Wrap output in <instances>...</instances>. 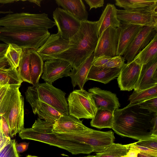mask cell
<instances>
[{
  "instance_id": "cell-1",
  "label": "cell",
  "mask_w": 157,
  "mask_h": 157,
  "mask_svg": "<svg viewBox=\"0 0 157 157\" xmlns=\"http://www.w3.org/2000/svg\"><path fill=\"white\" fill-rule=\"evenodd\" d=\"M154 113L137 105L117 109L114 112L112 129L122 136L140 140L152 136L151 121Z\"/></svg>"
},
{
  "instance_id": "cell-2",
  "label": "cell",
  "mask_w": 157,
  "mask_h": 157,
  "mask_svg": "<svg viewBox=\"0 0 157 157\" xmlns=\"http://www.w3.org/2000/svg\"><path fill=\"white\" fill-rule=\"evenodd\" d=\"M98 39L97 21H81L78 31L69 40L68 48L55 58L66 60L76 69L94 52Z\"/></svg>"
},
{
  "instance_id": "cell-3",
  "label": "cell",
  "mask_w": 157,
  "mask_h": 157,
  "mask_svg": "<svg viewBox=\"0 0 157 157\" xmlns=\"http://www.w3.org/2000/svg\"><path fill=\"white\" fill-rule=\"evenodd\" d=\"M53 124L38 118L32 128H24L19 133L22 139L34 140L56 146L73 155L89 154L93 152L92 148L85 144L61 138L53 131Z\"/></svg>"
},
{
  "instance_id": "cell-4",
  "label": "cell",
  "mask_w": 157,
  "mask_h": 157,
  "mask_svg": "<svg viewBox=\"0 0 157 157\" xmlns=\"http://www.w3.org/2000/svg\"><path fill=\"white\" fill-rule=\"evenodd\" d=\"M20 85H10L0 104V115L6 120L10 136H14L24 128V100Z\"/></svg>"
},
{
  "instance_id": "cell-5",
  "label": "cell",
  "mask_w": 157,
  "mask_h": 157,
  "mask_svg": "<svg viewBox=\"0 0 157 157\" xmlns=\"http://www.w3.org/2000/svg\"><path fill=\"white\" fill-rule=\"evenodd\" d=\"M50 35L47 29L9 28L0 27V40L24 49L37 50Z\"/></svg>"
},
{
  "instance_id": "cell-6",
  "label": "cell",
  "mask_w": 157,
  "mask_h": 157,
  "mask_svg": "<svg viewBox=\"0 0 157 157\" xmlns=\"http://www.w3.org/2000/svg\"><path fill=\"white\" fill-rule=\"evenodd\" d=\"M55 25L45 13H9L0 18V26L9 28L48 30Z\"/></svg>"
},
{
  "instance_id": "cell-7",
  "label": "cell",
  "mask_w": 157,
  "mask_h": 157,
  "mask_svg": "<svg viewBox=\"0 0 157 157\" xmlns=\"http://www.w3.org/2000/svg\"><path fill=\"white\" fill-rule=\"evenodd\" d=\"M54 133L61 138L89 145L92 148L93 152L97 153L101 152L112 145L115 139L112 131L103 132L88 128L84 131L78 133Z\"/></svg>"
},
{
  "instance_id": "cell-8",
  "label": "cell",
  "mask_w": 157,
  "mask_h": 157,
  "mask_svg": "<svg viewBox=\"0 0 157 157\" xmlns=\"http://www.w3.org/2000/svg\"><path fill=\"white\" fill-rule=\"evenodd\" d=\"M69 115L79 119H92L97 108L91 94L84 89L75 90L67 98Z\"/></svg>"
},
{
  "instance_id": "cell-9",
  "label": "cell",
  "mask_w": 157,
  "mask_h": 157,
  "mask_svg": "<svg viewBox=\"0 0 157 157\" xmlns=\"http://www.w3.org/2000/svg\"><path fill=\"white\" fill-rule=\"evenodd\" d=\"M35 87L39 100L64 115H68L66 93L50 83H38Z\"/></svg>"
},
{
  "instance_id": "cell-10",
  "label": "cell",
  "mask_w": 157,
  "mask_h": 157,
  "mask_svg": "<svg viewBox=\"0 0 157 157\" xmlns=\"http://www.w3.org/2000/svg\"><path fill=\"white\" fill-rule=\"evenodd\" d=\"M121 26L117 28L109 27L99 36L94 59L105 56L113 58L117 56L119 36Z\"/></svg>"
},
{
  "instance_id": "cell-11",
  "label": "cell",
  "mask_w": 157,
  "mask_h": 157,
  "mask_svg": "<svg viewBox=\"0 0 157 157\" xmlns=\"http://www.w3.org/2000/svg\"><path fill=\"white\" fill-rule=\"evenodd\" d=\"M26 100L30 104L34 114L40 119L54 124L62 115L39 99L35 86L28 87L25 93Z\"/></svg>"
},
{
  "instance_id": "cell-12",
  "label": "cell",
  "mask_w": 157,
  "mask_h": 157,
  "mask_svg": "<svg viewBox=\"0 0 157 157\" xmlns=\"http://www.w3.org/2000/svg\"><path fill=\"white\" fill-rule=\"evenodd\" d=\"M53 17L58 32L65 40H70L80 27L81 21L60 8L54 11Z\"/></svg>"
},
{
  "instance_id": "cell-13",
  "label": "cell",
  "mask_w": 157,
  "mask_h": 157,
  "mask_svg": "<svg viewBox=\"0 0 157 157\" xmlns=\"http://www.w3.org/2000/svg\"><path fill=\"white\" fill-rule=\"evenodd\" d=\"M117 16L121 24L149 26L157 29V12L117 9Z\"/></svg>"
},
{
  "instance_id": "cell-14",
  "label": "cell",
  "mask_w": 157,
  "mask_h": 157,
  "mask_svg": "<svg viewBox=\"0 0 157 157\" xmlns=\"http://www.w3.org/2000/svg\"><path fill=\"white\" fill-rule=\"evenodd\" d=\"M157 34V29L149 26H144L138 33L124 52L123 57L129 63L143 50Z\"/></svg>"
},
{
  "instance_id": "cell-15",
  "label": "cell",
  "mask_w": 157,
  "mask_h": 157,
  "mask_svg": "<svg viewBox=\"0 0 157 157\" xmlns=\"http://www.w3.org/2000/svg\"><path fill=\"white\" fill-rule=\"evenodd\" d=\"M73 68L68 61L59 58L47 60L44 64L41 78L46 82L52 84L58 79L68 75Z\"/></svg>"
},
{
  "instance_id": "cell-16",
  "label": "cell",
  "mask_w": 157,
  "mask_h": 157,
  "mask_svg": "<svg viewBox=\"0 0 157 157\" xmlns=\"http://www.w3.org/2000/svg\"><path fill=\"white\" fill-rule=\"evenodd\" d=\"M141 65L134 60L129 63H124L117 77L118 86L121 90L130 91L137 84Z\"/></svg>"
},
{
  "instance_id": "cell-17",
  "label": "cell",
  "mask_w": 157,
  "mask_h": 157,
  "mask_svg": "<svg viewBox=\"0 0 157 157\" xmlns=\"http://www.w3.org/2000/svg\"><path fill=\"white\" fill-rule=\"evenodd\" d=\"M69 40L63 39L59 33L50 35L44 44L36 51L43 61L56 58L68 48Z\"/></svg>"
},
{
  "instance_id": "cell-18",
  "label": "cell",
  "mask_w": 157,
  "mask_h": 157,
  "mask_svg": "<svg viewBox=\"0 0 157 157\" xmlns=\"http://www.w3.org/2000/svg\"><path fill=\"white\" fill-rule=\"evenodd\" d=\"M157 85V58L142 64L134 90L139 92Z\"/></svg>"
},
{
  "instance_id": "cell-19",
  "label": "cell",
  "mask_w": 157,
  "mask_h": 157,
  "mask_svg": "<svg viewBox=\"0 0 157 157\" xmlns=\"http://www.w3.org/2000/svg\"><path fill=\"white\" fill-rule=\"evenodd\" d=\"M94 101L97 109H104L115 111L120 106L116 94L94 87L88 90Z\"/></svg>"
},
{
  "instance_id": "cell-20",
  "label": "cell",
  "mask_w": 157,
  "mask_h": 157,
  "mask_svg": "<svg viewBox=\"0 0 157 157\" xmlns=\"http://www.w3.org/2000/svg\"><path fill=\"white\" fill-rule=\"evenodd\" d=\"M88 128L79 119L70 115H62L53 124V131L58 133H76Z\"/></svg>"
},
{
  "instance_id": "cell-21",
  "label": "cell",
  "mask_w": 157,
  "mask_h": 157,
  "mask_svg": "<svg viewBox=\"0 0 157 157\" xmlns=\"http://www.w3.org/2000/svg\"><path fill=\"white\" fill-rule=\"evenodd\" d=\"M23 82L17 68L5 56L0 59V85H20Z\"/></svg>"
},
{
  "instance_id": "cell-22",
  "label": "cell",
  "mask_w": 157,
  "mask_h": 157,
  "mask_svg": "<svg viewBox=\"0 0 157 157\" xmlns=\"http://www.w3.org/2000/svg\"><path fill=\"white\" fill-rule=\"evenodd\" d=\"M141 25L122 24L117 56H121L136 36L143 28Z\"/></svg>"
},
{
  "instance_id": "cell-23",
  "label": "cell",
  "mask_w": 157,
  "mask_h": 157,
  "mask_svg": "<svg viewBox=\"0 0 157 157\" xmlns=\"http://www.w3.org/2000/svg\"><path fill=\"white\" fill-rule=\"evenodd\" d=\"M117 10L114 5L107 4L99 20L97 21L99 36L109 27L114 28L121 27L122 24L117 17Z\"/></svg>"
},
{
  "instance_id": "cell-24",
  "label": "cell",
  "mask_w": 157,
  "mask_h": 157,
  "mask_svg": "<svg viewBox=\"0 0 157 157\" xmlns=\"http://www.w3.org/2000/svg\"><path fill=\"white\" fill-rule=\"evenodd\" d=\"M94 58V53L88 57L76 69L73 68L68 75L71 77L74 87L78 86L80 89H83V87L87 81V76L93 65Z\"/></svg>"
},
{
  "instance_id": "cell-25",
  "label": "cell",
  "mask_w": 157,
  "mask_h": 157,
  "mask_svg": "<svg viewBox=\"0 0 157 157\" xmlns=\"http://www.w3.org/2000/svg\"><path fill=\"white\" fill-rule=\"evenodd\" d=\"M58 6L80 21H88V14L85 5L81 0H56Z\"/></svg>"
},
{
  "instance_id": "cell-26",
  "label": "cell",
  "mask_w": 157,
  "mask_h": 157,
  "mask_svg": "<svg viewBox=\"0 0 157 157\" xmlns=\"http://www.w3.org/2000/svg\"><path fill=\"white\" fill-rule=\"evenodd\" d=\"M121 68H109L92 65L88 73L87 80L106 84L118 77Z\"/></svg>"
},
{
  "instance_id": "cell-27",
  "label": "cell",
  "mask_w": 157,
  "mask_h": 157,
  "mask_svg": "<svg viewBox=\"0 0 157 157\" xmlns=\"http://www.w3.org/2000/svg\"><path fill=\"white\" fill-rule=\"evenodd\" d=\"M115 5L125 10L157 12L156 0H116Z\"/></svg>"
},
{
  "instance_id": "cell-28",
  "label": "cell",
  "mask_w": 157,
  "mask_h": 157,
  "mask_svg": "<svg viewBox=\"0 0 157 157\" xmlns=\"http://www.w3.org/2000/svg\"><path fill=\"white\" fill-rule=\"evenodd\" d=\"M30 74L31 84L35 86L39 83L43 72V60L36 50L30 49Z\"/></svg>"
},
{
  "instance_id": "cell-29",
  "label": "cell",
  "mask_w": 157,
  "mask_h": 157,
  "mask_svg": "<svg viewBox=\"0 0 157 157\" xmlns=\"http://www.w3.org/2000/svg\"><path fill=\"white\" fill-rule=\"evenodd\" d=\"M114 111L97 109L90 121L91 126L99 129L112 128L114 121Z\"/></svg>"
},
{
  "instance_id": "cell-30",
  "label": "cell",
  "mask_w": 157,
  "mask_h": 157,
  "mask_svg": "<svg viewBox=\"0 0 157 157\" xmlns=\"http://www.w3.org/2000/svg\"><path fill=\"white\" fill-rule=\"evenodd\" d=\"M157 58V34L149 44L136 56L134 60L141 65Z\"/></svg>"
},
{
  "instance_id": "cell-31",
  "label": "cell",
  "mask_w": 157,
  "mask_h": 157,
  "mask_svg": "<svg viewBox=\"0 0 157 157\" xmlns=\"http://www.w3.org/2000/svg\"><path fill=\"white\" fill-rule=\"evenodd\" d=\"M29 51L30 49H23L17 69L23 81L31 84L30 74Z\"/></svg>"
},
{
  "instance_id": "cell-32",
  "label": "cell",
  "mask_w": 157,
  "mask_h": 157,
  "mask_svg": "<svg viewBox=\"0 0 157 157\" xmlns=\"http://www.w3.org/2000/svg\"><path fill=\"white\" fill-rule=\"evenodd\" d=\"M157 97V85L148 89L137 92L134 90L129 96L130 103L128 105L137 104L145 100Z\"/></svg>"
},
{
  "instance_id": "cell-33",
  "label": "cell",
  "mask_w": 157,
  "mask_h": 157,
  "mask_svg": "<svg viewBox=\"0 0 157 157\" xmlns=\"http://www.w3.org/2000/svg\"><path fill=\"white\" fill-rule=\"evenodd\" d=\"M128 144L113 143L101 153H97L95 157H123L128 152Z\"/></svg>"
},
{
  "instance_id": "cell-34",
  "label": "cell",
  "mask_w": 157,
  "mask_h": 157,
  "mask_svg": "<svg viewBox=\"0 0 157 157\" xmlns=\"http://www.w3.org/2000/svg\"><path fill=\"white\" fill-rule=\"evenodd\" d=\"M23 52V49L18 46L10 44L7 50L5 56L15 68H17Z\"/></svg>"
},
{
  "instance_id": "cell-35",
  "label": "cell",
  "mask_w": 157,
  "mask_h": 157,
  "mask_svg": "<svg viewBox=\"0 0 157 157\" xmlns=\"http://www.w3.org/2000/svg\"><path fill=\"white\" fill-rule=\"evenodd\" d=\"M15 140L11 139L0 151V157H19Z\"/></svg>"
},
{
  "instance_id": "cell-36",
  "label": "cell",
  "mask_w": 157,
  "mask_h": 157,
  "mask_svg": "<svg viewBox=\"0 0 157 157\" xmlns=\"http://www.w3.org/2000/svg\"><path fill=\"white\" fill-rule=\"evenodd\" d=\"M134 143L139 146L157 151V136H152L142 139Z\"/></svg>"
},
{
  "instance_id": "cell-37",
  "label": "cell",
  "mask_w": 157,
  "mask_h": 157,
  "mask_svg": "<svg viewBox=\"0 0 157 157\" xmlns=\"http://www.w3.org/2000/svg\"><path fill=\"white\" fill-rule=\"evenodd\" d=\"M136 105L140 108L146 109L150 112H157V97L145 100Z\"/></svg>"
},
{
  "instance_id": "cell-38",
  "label": "cell",
  "mask_w": 157,
  "mask_h": 157,
  "mask_svg": "<svg viewBox=\"0 0 157 157\" xmlns=\"http://www.w3.org/2000/svg\"><path fill=\"white\" fill-rule=\"evenodd\" d=\"M125 59L123 57L117 56L111 59L103 67L109 68H121L124 63Z\"/></svg>"
},
{
  "instance_id": "cell-39",
  "label": "cell",
  "mask_w": 157,
  "mask_h": 157,
  "mask_svg": "<svg viewBox=\"0 0 157 157\" xmlns=\"http://www.w3.org/2000/svg\"><path fill=\"white\" fill-rule=\"evenodd\" d=\"M129 150H137L154 156H157V151L136 145L134 143L128 144Z\"/></svg>"
},
{
  "instance_id": "cell-40",
  "label": "cell",
  "mask_w": 157,
  "mask_h": 157,
  "mask_svg": "<svg viewBox=\"0 0 157 157\" xmlns=\"http://www.w3.org/2000/svg\"><path fill=\"white\" fill-rule=\"evenodd\" d=\"M0 121L1 129L4 136L10 137V128L6 118L3 116L0 115Z\"/></svg>"
},
{
  "instance_id": "cell-41",
  "label": "cell",
  "mask_w": 157,
  "mask_h": 157,
  "mask_svg": "<svg viewBox=\"0 0 157 157\" xmlns=\"http://www.w3.org/2000/svg\"><path fill=\"white\" fill-rule=\"evenodd\" d=\"M105 56H102L94 59L93 65L97 67H103L111 59Z\"/></svg>"
},
{
  "instance_id": "cell-42",
  "label": "cell",
  "mask_w": 157,
  "mask_h": 157,
  "mask_svg": "<svg viewBox=\"0 0 157 157\" xmlns=\"http://www.w3.org/2000/svg\"><path fill=\"white\" fill-rule=\"evenodd\" d=\"M85 1L90 6V10L92 8H97L103 6L104 2V0H85Z\"/></svg>"
},
{
  "instance_id": "cell-43",
  "label": "cell",
  "mask_w": 157,
  "mask_h": 157,
  "mask_svg": "<svg viewBox=\"0 0 157 157\" xmlns=\"http://www.w3.org/2000/svg\"><path fill=\"white\" fill-rule=\"evenodd\" d=\"M151 123L152 125V136H157V112L154 113Z\"/></svg>"
},
{
  "instance_id": "cell-44",
  "label": "cell",
  "mask_w": 157,
  "mask_h": 157,
  "mask_svg": "<svg viewBox=\"0 0 157 157\" xmlns=\"http://www.w3.org/2000/svg\"><path fill=\"white\" fill-rule=\"evenodd\" d=\"M29 144L26 142L16 144V147L18 153H22L26 151L28 148Z\"/></svg>"
},
{
  "instance_id": "cell-45",
  "label": "cell",
  "mask_w": 157,
  "mask_h": 157,
  "mask_svg": "<svg viewBox=\"0 0 157 157\" xmlns=\"http://www.w3.org/2000/svg\"><path fill=\"white\" fill-rule=\"evenodd\" d=\"M9 45L6 43H0V59L5 56Z\"/></svg>"
},
{
  "instance_id": "cell-46",
  "label": "cell",
  "mask_w": 157,
  "mask_h": 157,
  "mask_svg": "<svg viewBox=\"0 0 157 157\" xmlns=\"http://www.w3.org/2000/svg\"><path fill=\"white\" fill-rule=\"evenodd\" d=\"M9 86L0 85V104L7 92Z\"/></svg>"
},
{
  "instance_id": "cell-47",
  "label": "cell",
  "mask_w": 157,
  "mask_h": 157,
  "mask_svg": "<svg viewBox=\"0 0 157 157\" xmlns=\"http://www.w3.org/2000/svg\"><path fill=\"white\" fill-rule=\"evenodd\" d=\"M140 151L136 150H129L124 157H137L138 154Z\"/></svg>"
},
{
  "instance_id": "cell-48",
  "label": "cell",
  "mask_w": 157,
  "mask_h": 157,
  "mask_svg": "<svg viewBox=\"0 0 157 157\" xmlns=\"http://www.w3.org/2000/svg\"><path fill=\"white\" fill-rule=\"evenodd\" d=\"M21 1V0H0V3L7 4L14 3L15 2Z\"/></svg>"
},
{
  "instance_id": "cell-49",
  "label": "cell",
  "mask_w": 157,
  "mask_h": 157,
  "mask_svg": "<svg viewBox=\"0 0 157 157\" xmlns=\"http://www.w3.org/2000/svg\"><path fill=\"white\" fill-rule=\"evenodd\" d=\"M137 157H157L143 152H140L138 155Z\"/></svg>"
},
{
  "instance_id": "cell-50",
  "label": "cell",
  "mask_w": 157,
  "mask_h": 157,
  "mask_svg": "<svg viewBox=\"0 0 157 157\" xmlns=\"http://www.w3.org/2000/svg\"><path fill=\"white\" fill-rule=\"evenodd\" d=\"M26 1H29L30 2L35 3L37 6H41V2L42 1V0H28Z\"/></svg>"
},
{
  "instance_id": "cell-51",
  "label": "cell",
  "mask_w": 157,
  "mask_h": 157,
  "mask_svg": "<svg viewBox=\"0 0 157 157\" xmlns=\"http://www.w3.org/2000/svg\"><path fill=\"white\" fill-rule=\"evenodd\" d=\"M13 12L11 11H0V13H3V14H6V13H13Z\"/></svg>"
},
{
  "instance_id": "cell-52",
  "label": "cell",
  "mask_w": 157,
  "mask_h": 157,
  "mask_svg": "<svg viewBox=\"0 0 157 157\" xmlns=\"http://www.w3.org/2000/svg\"><path fill=\"white\" fill-rule=\"evenodd\" d=\"M95 157V156L89 155L88 156H85L83 157Z\"/></svg>"
},
{
  "instance_id": "cell-53",
  "label": "cell",
  "mask_w": 157,
  "mask_h": 157,
  "mask_svg": "<svg viewBox=\"0 0 157 157\" xmlns=\"http://www.w3.org/2000/svg\"><path fill=\"white\" fill-rule=\"evenodd\" d=\"M26 157H39L35 156H32L31 155H28Z\"/></svg>"
},
{
  "instance_id": "cell-54",
  "label": "cell",
  "mask_w": 157,
  "mask_h": 157,
  "mask_svg": "<svg viewBox=\"0 0 157 157\" xmlns=\"http://www.w3.org/2000/svg\"><path fill=\"white\" fill-rule=\"evenodd\" d=\"M1 122H0V128L1 127Z\"/></svg>"
},
{
  "instance_id": "cell-55",
  "label": "cell",
  "mask_w": 157,
  "mask_h": 157,
  "mask_svg": "<svg viewBox=\"0 0 157 157\" xmlns=\"http://www.w3.org/2000/svg\"><path fill=\"white\" fill-rule=\"evenodd\" d=\"M123 157H124V156Z\"/></svg>"
}]
</instances>
